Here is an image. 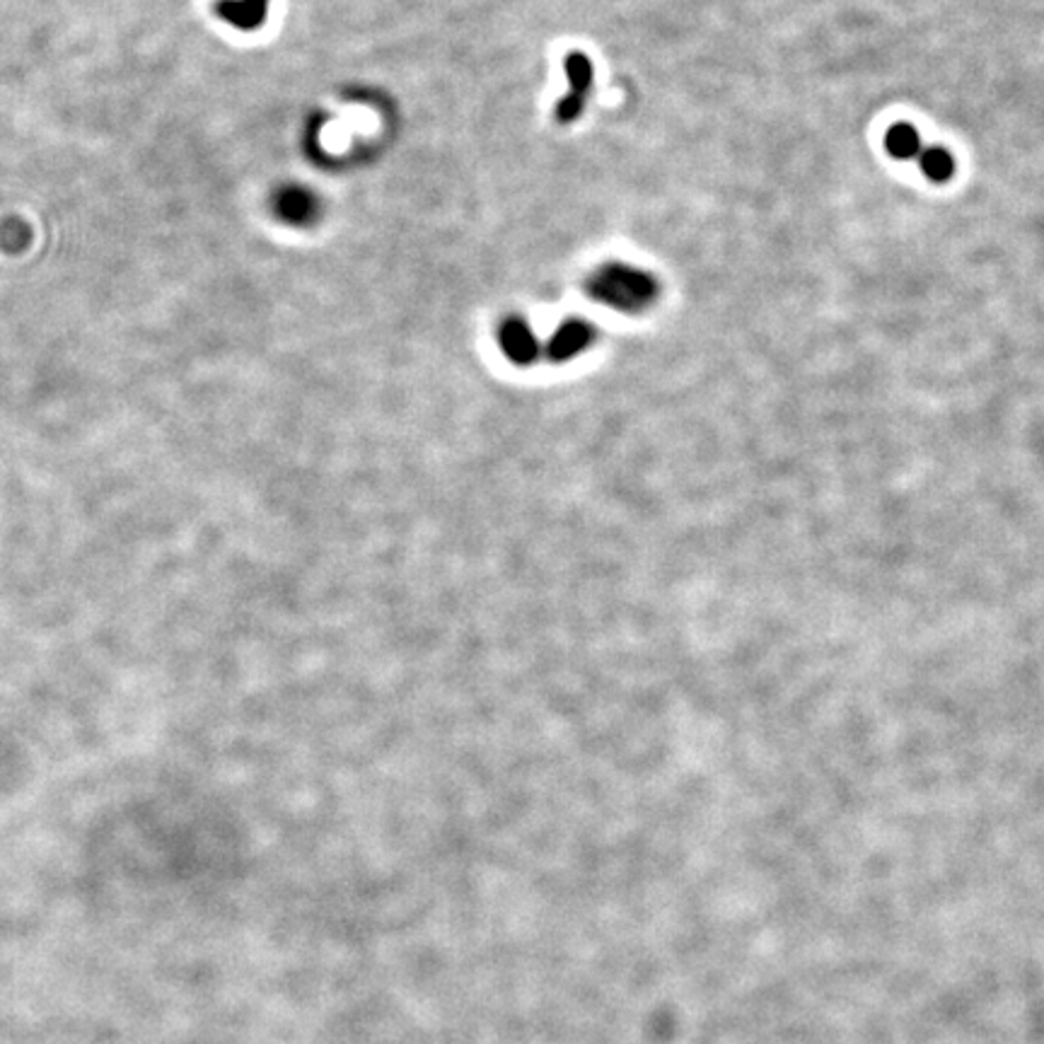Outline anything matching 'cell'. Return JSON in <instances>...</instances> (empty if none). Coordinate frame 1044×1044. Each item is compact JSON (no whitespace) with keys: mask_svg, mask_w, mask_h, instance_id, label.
<instances>
[{"mask_svg":"<svg viewBox=\"0 0 1044 1044\" xmlns=\"http://www.w3.org/2000/svg\"><path fill=\"white\" fill-rule=\"evenodd\" d=\"M588 293L622 312H641L658 298V281L629 263H607L588 281Z\"/></svg>","mask_w":1044,"mask_h":1044,"instance_id":"obj_1","label":"cell"},{"mask_svg":"<svg viewBox=\"0 0 1044 1044\" xmlns=\"http://www.w3.org/2000/svg\"><path fill=\"white\" fill-rule=\"evenodd\" d=\"M273 213H277L279 221L295 225V228H305L312 225L317 218L322 213V204L317 199V194L305 189V186L298 184H288L281 186L273 196Z\"/></svg>","mask_w":1044,"mask_h":1044,"instance_id":"obj_2","label":"cell"},{"mask_svg":"<svg viewBox=\"0 0 1044 1044\" xmlns=\"http://www.w3.org/2000/svg\"><path fill=\"white\" fill-rule=\"evenodd\" d=\"M566 73H568L570 93L556 107L558 121H574L582 112V107H586V95L592 83V65L586 53H578V51L568 53Z\"/></svg>","mask_w":1044,"mask_h":1044,"instance_id":"obj_3","label":"cell"},{"mask_svg":"<svg viewBox=\"0 0 1044 1044\" xmlns=\"http://www.w3.org/2000/svg\"><path fill=\"white\" fill-rule=\"evenodd\" d=\"M499 344L505 356L518 366H527L540 354V342L532 332V327L520 317H508L499 329Z\"/></svg>","mask_w":1044,"mask_h":1044,"instance_id":"obj_4","label":"cell"},{"mask_svg":"<svg viewBox=\"0 0 1044 1044\" xmlns=\"http://www.w3.org/2000/svg\"><path fill=\"white\" fill-rule=\"evenodd\" d=\"M592 339H595V332H592V324L582 322V320H568L554 332L552 342H549L546 351L552 360H570L574 356L582 354L590 346Z\"/></svg>","mask_w":1044,"mask_h":1044,"instance_id":"obj_5","label":"cell"},{"mask_svg":"<svg viewBox=\"0 0 1044 1044\" xmlns=\"http://www.w3.org/2000/svg\"><path fill=\"white\" fill-rule=\"evenodd\" d=\"M216 15L237 29H257L269 15V0H218Z\"/></svg>","mask_w":1044,"mask_h":1044,"instance_id":"obj_6","label":"cell"},{"mask_svg":"<svg viewBox=\"0 0 1044 1044\" xmlns=\"http://www.w3.org/2000/svg\"><path fill=\"white\" fill-rule=\"evenodd\" d=\"M887 150L899 160H909L919 156V136L907 124H897L887 131Z\"/></svg>","mask_w":1044,"mask_h":1044,"instance_id":"obj_7","label":"cell"},{"mask_svg":"<svg viewBox=\"0 0 1044 1044\" xmlns=\"http://www.w3.org/2000/svg\"><path fill=\"white\" fill-rule=\"evenodd\" d=\"M921 168H924V172L929 174L931 180L945 182V180H950V174H953V158L941 148H931V150L924 152V156H921Z\"/></svg>","mask_w":1044,"mask_h":1044,"instance_id":"obj_8","label":"cell"}]
</instances>
